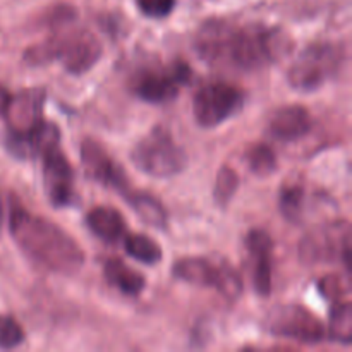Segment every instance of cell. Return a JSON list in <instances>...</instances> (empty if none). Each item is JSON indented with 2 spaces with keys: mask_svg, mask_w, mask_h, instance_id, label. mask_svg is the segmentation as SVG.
Instances as JSON below:
<instances>
[{
  "mask_svg": "<svg viewBox=\"0 0 352 352\" xmlns=\"http://www.w3.org/2000/svg\"><path fill=\"white\" fill-rule=\"evenodd\" d=\"M9 227L17 246L47 270L72 275L85 265V251L81 246L50 220L14 206L10 210Z\"/></svg>",
  "mask_w": 352,
  "mask_h": 352,
  "instance_id": "cell-1",
  "label": "cell"
},
{
  "mask_svg": "<svg viewBox=\"0 0 352 352\" xmlns=\"http://www.w3.org/2000/svg\"><path fill=\"white\" fill-rule=\"evenodd\" d=\"M291 48V38L285 36L277 28L261 24L230 28L227 38L222 64L234 65L243 71L261 69L278 60Z\"/></svg>",
  "mask_w": 352,
  "mask_h": 352,
  "instance_id": "cell-2",
  "label": "cell"
},
{
  "mask_svg": "<svg viewBox=\"0 0 352 352\" xmlns=\"http://www.w3.org/2000/svg\"><path fill=\"white\" fill-rule=\"evenodd\" d=\"M131 160L138 170L151 175V177L165 179L184 170L188 164L186 151L174 141L167 131L157 129L138 141L131 151Z\"/></svg>",
  "mask_w": 352,
  "mask_h": 352,
  "instance_id": "cell-3",
  "label": "cell"
},
{
  "mask_svg": "<svg viewBox=\"0 0 352 352\" xmlns=\"http://www.w3.org/2000/svg\"><path fill=\"white\" fill-rule=\"evenodd\" d=\"M342 50L337 45L316 43L306 48L287 72L289 85L298 91H315L337 71Z\"/></svg>",
  "mask_w": 352,
  "mask_h": 352,
  "instance_id": "cell-4",
  "label": "cell"
},
{
  "mask_svg": "<svg viewBox=\"0 0 352 352\" xmlns=\"http://www.w3.org/2000/svg\"><path fill=\"white\" fill-rule=\"evenodd\" d=\"M244 96L239 88L229 82H210L203 86L192 100V113L201 127L220 126L243 107Z\"/></svg>",
  "mask_w": 352,
  "mask_h": 352,
  "instance_id": "cell-5",
  "label": "cell"
},
{
  "mask_svg": "<svg viewBox=\"0 0 352 352\" xmlns=\"http://www.w3.org/2000/svg\"><path fill=\"white\" fill-rule=\"evenodd\" d=\"M172 274L179 280L199 287H215L227 299H234L243 291L241 278L229 265H215L205 258H184L172 267Z\"/></svg>",
  "mask_w": 352,
  "mask_h": 352,
  "instance_id": "cell-6",
  "label": "cell"
},
{
  "mask_svg": "<svg viewBox=\"0 0 352 352\" xmlns=\"http://www.w3.org/2000/svg\"><path fill=\"white\" fill-rule=\"evenodd\" d=\"M267 329L274 336L305 344H316L325 337L322 320L299 305H280L272 309L267 316Z\"/></svg>",
  "mask_w": 352,
  "mask_h": 352,
  "instance_id": "cell-7",
  "label": "cell"
},
{
  "mask_svg": "<svg viewBox=\"0 0 352 352\" xmlns=\"http://www.w3.org/2000/svg\"><path fill=\"white\" fill-rule=\"evenodd\" d=\"M301 258L306 263H320L342 258L347 272L351 270V232L347 226L333 223L309 232L301 243Z\"/></svg>",
  "mask_w": 352,
  "mask_h": 352,
  "instance_id": "cell-8",
  "label": "cell"
},
{
  "mask_svg": "<svg viewBox=\"0 0 352 352\" xmlns=\"http://www.w3.org/2000/svg\"><path fill=\"white\" fill-rule=\"evenodd\" d=\"M55 58L62 62L71 74H85L102 57V43L89 31H74L54 38Z\"/></svg>",
  "mask_w": 352,
  "mask_h": 352,
  "instance_id": "cell-9",
  "label": "cell"
},
{
  "mask_svg": "<svg viewBox=\"0 0 352 352\" xmlns=\"http://www.w3.org/2000/svg\"><path fill=\"white\" fill-rule=\"evenodd\" d=\"M189 74L186 65H175L168 71H143L133 78V91L148 103H168L177 96L179 86L188 82Z\"/></svg>",
  "mask_w": 352,
  "mask_h": 352,
  "instance_id": "cell-10",
  "label": "cell"
},
{
  "mask_svg": "<svg viewBox=\"0 0 352 352\" xmlns=\"http://www.w3.org/2000/svg\"><path fill=\"white\" fill-rule=\"evenodd\" d=\"M43 184L48 199L57 208H64L74 198V172L67 157L57 148H52L43 155Z\"/></svg>",
  "mask_w": 352,
  "mask_h": 352,
  "instance_id": "cell-11",
  "label": "cell"
},
{
  "mask_svg": "<svg viewBox=\"0 0 352 352\" xmlns=\"http://www.w3.org/2000/svg\"><path fill=\"white\" fill-rule=\"evenodd\" d=\"M81 164L86 175L103 186H110L126 195L129 191V182L122 168L110 158L105 148L95 140H85L81 143Z\"/></svg>",
  "mask_w": 352,
  "mask_h": 352,
  "instance_id": "cell-12",
  "label": "cell"
},
{
  "mask_svg": "<svg viewBox=\"0 0 352 352\" xmlns=\"http://www.w3.org/2000/svg\"><path fill=\"white\" fill-rule=\"evenodd\" d=\"M45 91L30 88L10 96L7 109L3 112L9 133L26 134L43 120Z\"/></svg>",
  "mask_w": 352,
  "mask_h": 352,
  "instance_id": "cell-13",
  "label": "cell"
},
{
  "mask_svg": "<svg viewBox=\"0 0 352 352\" xmlns=\"http://www.w3.org/2000/svg\"><path fill=\"white\" fill-rule=\"evenodd\" d=\"M60 143V131L54 122H45L41 120L34 129L26 134L9 133L6 138V148L10 155L16 158L43 157L48 150L57 148Z\"/></svg>",
  "mask_w": 352,
  "mask_h": 352,
  "instance_id": "cell-14",
  "label": "cell"
},
{
  "mask_svg": "<svg viewBox=\"0 0 352 352\" xmlns=\"http://www.w3.org/2000/svg\"><path fill=\"white\" fill-rule=\"evenodd\" d=\"M246 246L253 258V284L254 291L267 298L272 292V237L265 230H251Z\"/></svg>",
  "mask_w": 352,
  "mask_h": 352,
  "instance_id": "cell-15",
  "label": "cell"
},
{
  "mask_svg": "<svg viewBox=\"0 0 352 352\" xmlns=\"http://www.w3.org/2000/svg\"><path fill=\"white\" fill-rule=\"evenodd\" d=\"M311 113L301 105H289L275 110L268 120V131L278 141H296L311 131Z\"/></svg>",
  "mask_w": 352,
  "mask_h": 352,
  "instance_id": "cell-16",
  "label": "cell"
},
{
  "mask_svg": "<svg viewBox=\"0 0 352 352\" xmlns=\"http://www.w3.org/2000/svg\"><path fill=\"white\" fill-rule=\"evenodd\" d=\"M89 230L105 243H117L126 234V220L110 206H96L86 215Z\"/></svg>",
  "mask_w": 352,
  "mask_h": 352,
  "instance_id": "cell-17",
  "label": "cell"
},
{
  "mask_svg": "<svg viewBox=\"0 0 352 352\" xmlns=\"http://www.w3.org/2000/svg\"><path fill=\"white\" fill-rule=\"evenodd\" d=\"M103 274H105V278L113 287H117L122 294L127 296L141 294L144 285H146V280H144L140 272L133 270L120 260L107 261L105 267H103Z\"/></svg>",
  "mask_w": 352,
  "mask_h": 352,
  "instance_id": "cell-18",
  "label": "cell"
},
{
  "mask_svg": "<svg viewBox=\"0 0 352 352\" xmlns=\"http://www.w3.org/2000/svg\"><path fill=\"white\" fill-rule=\"evenodd\" d=\"M124 196L144 223L158 227V229H164L167 226V212L157 198L144 192H134L131 189Z\"/></svg>",
  "mask_w": 352,
  "mask_h": 352,
  "instance_id": "cell-19",
  "label": "cell"
},
{
  "mask_svg": "<svg viewBox=\"0 0 352 352\" xmlns=\"http://www.w3.org/2000/svg\"><path fill=\"white\" fill-rule=\"evenodd\" d=\"M329 333L337 342H352V305L349 301H337L333 305L330 311Z\"/></svg>",
  "mask_w": 352,
  "mask_h": 352,
  "instance_id": "cell-20",
  "label": "cell"
},
{
  "mask_svg": "<svg viewBox=\"0 0 352 352\" xmlns=\"http://www.w3.org/2000/svg\"><path fill=\"white\" fill-rule=\"evenodd\" d=\"M126 253L144 265H155L162 260V248L144 234H133L126 237Z\"/></svg>",
  "mask_w": 352,
  "mask_h": 352,
  "instance_id": "cell-21",
  "label": "cell"
},
{
  "mask_svg": "<svg viewBox=\"0 0 352 352\" xmlns=\"http://www.w3.org/2000/svg\"><path fill=\"white\" fill-rule=\"evenodd\" d=\"M278 206L282 215L289 222L298 223L302 219V208H305V188L298 182H287L282 186Z\"/></svg>",
  "mask_w": 352,
  "mask_h": 352,
  "instance_id": "cell-22",
  "label": "cell"
},
{
  "mask_svg": "<svg viewBox=\"0 0 352 352\" xmlns=\"http://www.w3.org/2000/svg\"><path fill=\"white\" fill-rule=\"evenodd\" d=\"M246 164L256 175H270L277 168V157L268 144H253L246 151Z\"/></svg>",
  "mask_w": 352,
  "mask_h": 352,
  "instance_id": "cell-23",
  "label": "cell"
},
{
  "mask_svg": "<svg viewBox=\"0 0 352 352\" xmlns=\"http://www.w3.org/2000/svg\"><path fill=\"white\" fill-rule=\"evenodd\" d=\"M237 188H239V175L234 168H230L229 165L222 167L217 175L215 188H213V199L219 206H227L230 203V199L236 195Z\"/></svg>",
  "mask_w": 352,
  "mask_h": 352,
  "instance_id": "cell-24",
  "label": "cell"
},
{
  "mask_svg": "<svg viewBox=\"0 0 352 352\" xmlns=\"http://www.w3.org/2000/svg\"><path fill=\"white\" fill-rule=\"evenodd\" d=\"M24 340V332L19 323L10 316H0V347L12 349Z\"/></svg>",
  "mask_w": 352,
  "mask_h": 352,
  "instance_id": "cell-25",
  "label": "cell"
},
{
  "mask_svg": "<svg viewBox=\"0 0 352 352\" xmlns=\"http://www.w3.org/2000/svg\"><path fill=\"white\" fill-rule=\"evenodd\" d=\"M318 289L322 292L323 298L330 299V301H342L344 296L347 294V284L342 280V277L337 274L325 275L323 278H320Z\"/></svg>",
  "mask_w": 352,
  "mask_h": 352,
  "instance_id": "cell-26",
  "label": "cell"
},
{
  "mask_svg": "<svg viewBox=\"0 0 352 352\" xmlns=\"http://www.w3.org/2000/svg\"><path fill=\"white\" fill-rule=\"evenodd\" d=\"M136 6L144 16L151 19H162L174 10L175 0H136Z\"/></svg>",
  "mask_w": 352,
  "mask_h": 352,
  "instance_id": "cell-27",
  "label": "cell"
},
{
  "mask_svg": "<svg viewBox=\"0 0 352 352\" xmlns=\"http://www.w3.org/2000/svg\"><path fill=\"white\" fill-rule=\"evenodd\" d=\"M9 91H7L3 86H0V116H3V112H6L7 109V103H9Z\"/></svg>",
  "mask_w": 352,
  "mask_h": 352,
  "instance_id": "cell-28",
  "label": "cell"
},
{
  "mask_svg": "<svg viewBox=\"0 0 352 352\" xmlns=\"http://www.w3.org/2000/svg\"><path fill=\"white\" fill-rule=\"evenodd\" d=\"M3 219V203H2V196H0V223H2Z\"/></svg>",
  "mask_w": 352,
  "mask_h": 352,
  "instance_id": "cell-29",
  "label": "cell"
}]
</instances>
